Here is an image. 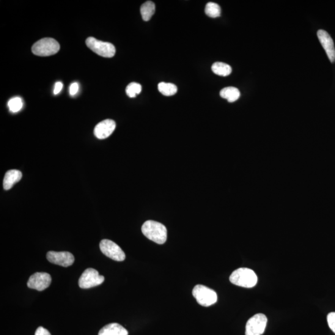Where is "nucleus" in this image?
Wrapping results in <instances>:
<instances>
[{"instance_id": "f257e3e1", "label": "nucleus", "mask_w": 335, "mask_h": 335, "mask_svg": "<svg viewBox=\"0 0 335 335\" xmlns=\"http://www.w3.org/2000/svg\"><path fill=\"white\" fill-rule=\"evenodd\" d=\"M142 232L145 237L155 243L162 245L167 239V229L160 222L147 221L142 227Z\"/></svg>"}, {"instance_id": "f03ea898", "label": "nucleus", "mask_w": 335, "mask_h": 335, "mask_svg": "<svg viewBox=\"0 0 335 335\" xmlns=\"http://www.w3.org/2000/svg\"><path fill=\"white\" fill-rule=\"evenodd\" d=\"M230 281L238 286L251 288L257 285L258 277L251 269L241 268L233 272Z\"/></svg>"}, {"instance_id": "7ed1b4c3", "label": "nucleus", "mask_w": 335, "mask_h": 335, "mask_svg": "<svg viewBox=\"0 0 335 335\" xmlns=\"http://www.w3.org/2000/svg\"><path fill=\"white\" fill-rule=\"evenodd\" d=\"M60 50V45L52 38H44L35 43L32 47V53L38 56H51Z\"/></svg>"}, {"instance_id": "20e7f679", "label": "nucleus", "mask_w": 335, "mask_h": 335, "mask_svg": "<svg viewBox=\"0 0 335 335\" xmlns=\"http://www.w3.org/2000/svg\"><path fill=\"white\" fill-rule=\"evenodd\" d=\"M193 295L200 306L210 307L218 301V295L205 285H197L193 290Z\"/></svg>"}, {"instance_id": "39448f33", "label": "nucleus", "mask_w": 335, "mask_h": 335, "mask_svg": "<svg viewBox=\"0 0 335 335\" xmlns=\"http://www.w3.org/2000/svg\"><path fill=\"white\" fill-rule=\"evenodd\" d=\"M86 45L91 50L101 57L111 58L116 54V49L113 45L99 40L95 37L88 38L86 40Z\"/></svg>"}, {"instance_id": "423d86ee", "label": "nucleus", "mask_w": 335, "mask_h": 335, "mask_svg": "<svg viewBox=\"0 0 335 335\" xmlns=\"http://www.w3.org/2000/svg\"><path fill=\"white\" fill-rule=\"evenodd\" d=\"M104 281V277L99 274L93 268H88L81 274L78 280V285L81 289H90L101 285Z\"/></svg>"}, {"instance_id": "0eeeda50", "label": "nucleus", "mask_w": 335, "mask_h": 335, "mask_svg": "<svg viewBox=\"0 0 335 335\" xmlns=\"http://www.w3.org/2000/svg\"><path fill=\"white\" fill-rule=\"evenodd\" d=\"M268 318L263 314H258L249 318L246 325L245 335H262L264 333Z\"/></svg>"}, {"instance_id": "6e6552de", "label": "nucleus", "mask_w": 335, "mask_h": 335, "mask_svg": "<svg viewBox=\"0 0 335 335\" xmlns=\"http://www.w3.org/2000/svg\"><path fill=\"white\" fill-rule=\"evenodd\" d=\"M100 248L101 252L106 257L117 262H122L125 260V255L122 249L116 243L111 240L104 239L101 241Z\"/></svg>"}, {"instance_id": "1a4fd4ad", "label": "nucleus", "mask_w": 335, "mask_h": 335, "mask_svg": "<svg viewBox=\"0 0 335 335\" xmlns=\"http://www.w3.org/2000/svg\"><path fill=\"white\" fill-rule=\"evenodd\" d=\"M52 277L47 273H35L29 277L27 281V287L30 289L43 291L51 285Z\"/></svg>"}, {"instance_id": "9d476101", "label": "nucleus", "mask_w": 335, "mask_h": 335, "mask_svg": "<svg viewBox=\"0 0 335 335\" xmlns=\"http://www.w3.org/2000/svg\"><path fill=\"white\" fill-rule=\"evenodd\" d=\"M47 259L49 262L63 267H68L75 262L73 255L68 252H49L47 254Z\"/></svg>"}, {"instance_id": "9b49d317", "label": "nucleus", "mask_w": 335, "mask_h": 335, "mask_svg": "<svg viewBox=\"0 0 335 335\" xmlns=\"http://www.w3.org/2000/svg\"><path fill=\"white\" fill-rule=\"evenodd\" d=\"M317 36L321 45L327 54L331 63L335 61V49L333 39L328 33L324 30L320 29L317 32Z\"/></svg>"}, {"instance_id": "f8f14e48", "label": "nucleus", "mask_w": 335, "mask_h": 335, "mask_svg": "<svg viewBox=\"0 0 335 335\" xmlns=\"http://www.w3.org/2000/svg\"><path fill=\"white\" fill-rule=\"evenodd\" d=\"M116 122L113 120L106 119L98 123L94 129V134L99 139L108 138L116 129Z\"/></svg>"}, {"instance_id": "ddd939ff", "label": "nucleus", "mask_w": 335, "mask_h": 335, "mask_svg": "<svg viewBox=\"0 0 335 335\" xmlns=\"http://www.w3.org/2000/svg\"><path fill=\"white\" fill-rule=\"evenodd\" d=\"M127 329L116 323L104 326L99 332L98 335H128Z\"/></svg>"}, {"instance_id": "4468645a", "label": "nucleus", "mask_w": 335, "mask_h": 335, "mask_svg": "<svg viewBox=\"0 0 335 335\" xmlns=\"http://www.w3.org/2000/svg\"><path fill=\"white\" fill-rule=\"evenodd\" d=\"M22 173L19 170H12L7 172L4 180V188L5 190H9L16 183L21 180Z\"/></svg>"}, {"instance_id": "2eb2a0df", "label": "nucleus", "mask_w": 335, "mask_h": 335, "mask_svg": "<svg viewBox=\"0 0 335 335\" xmlns=\"http://www.w3.org/2000/svg\"><path fill=\"white\" fill-rule=\"evenodd\" d=\"M222 98L226 99L230 103L235 102L240 97V91L237 88L229 87L225 88L220 92Z\"/></svg>"}, {"instance_id": "dca6fc26", "label": "nucleus", "mask_w": 335, "mask_h": 335, "mask_svg": "<svg viewBox=\"0 0 335 335\" xmlns=\"http://www.w3.org/2000/svg\"><path fill=\"white\" fill-rule=\"evenodd\" d=\"M155 12V5L154 3L148 1L144 3L141 8V13L143 20L145 21H149Z\"/></svg>"}, {"instance_id": "f3484780", "label": "nucleus", "mask_w": 335, "mask_h": 335, "mask_svg": "<svg viewBox=\"0 0 335 335\" xmlns=\"http://www.w3.org/2000/svg\"><path fill=\"white\" fill-rule=\"evenodd\" d=\"M212 70L216 75L227 76L232 73V67L223 62H216L212 66Z\"/></svg>"}, {"instance_id": "a211bd4d", "label": "nucleus", "mask_w": 335, "mask_h": 335, "mask_svg": "<svg viewBox=\"0 0 335 335\" xmlns=\"http://www.w3.org/2000/svg\"><path fill=\"white\" fill-rule=\"evenodd\" d=\"M159 92L166 97L175 95L178 92V88L175 85L161 82L158 84Z\"/></svg>"}, {"instance_id": "6ab92c4d", "label": "nucleus", "mask_w": 335, "mask_h": 335, "mask_svg": "<svg viewBox=\"0 0 335 335\" xmlns=\"http://www.w3.org/2000/svg\"><path fill=\"white\" fill-rule=\"evenodd\" d=\"M205 13L211 18H218L221 15V8L216 3L210 2L205 6Z\"/></svg>"}, {"instance_id": "aec40b11", "label": "nucleus", "mask_w": 335, "mask_h": 335, "mask_svg": "<svg viewBox=\"0 0 335 335\" xmlns=\"http://www.w3.org/2000/svg\"><path fill=\"white\" fill-rule=\"evenodd\" d=\"M8 106L10 111L13 113L21 111L23 108V101L20 97H15L8 101Z\"/></svg>"}, {"instance_id": "412c9836", "label": "nucleus", "mask_w": 335, "mask_h": 335, "mask_svg": "<svg viewBox=\"0 0 335 335\" xmlns=\"http://www.w3.org/2000/svg\"><path fill=\"white\" fill-rule=\"evenodd\" d=\"M142 89L141 85L133 82L126 88V94L129 97L135 98L137 95L141 93Z\"/></svg>"}, {"instance_id": "4be33fe9", "label": "nucleus", "mask_w": 335, "mask_h": 335, "mask_svg": "<svg viewBox=\"0 0 335 335\" xmlns=\"http://www.w3.org/2000/svg\"><path fill=\"white\" fill-rule=\"evenodd\" d=\"M327 322L329 328L335 333V312H331L327 316Z\"/></svg>"}, {"instance_id": "5701e85b", "label": "nucleus", "mask_w": 335, "mask_h": 335, "mask_svg": "<svg viewBox=\"0 0 335 335\" xmlns=\"http://www.w3.org/2000/svg\"><path fill=\"white\" fill-rule=\"evenodd\" d=\"M79 90V85L77 82H75L70 85L69 92L71 96H75L77 94Z\"/></svg>"}, {"instance_id": "b1692460", "label": "nucleus", "mask_w": 335, "mask_h": 335, "mask_svg": "<svg viewBox=\"0 0 335 335\" xmlns=\"http://www.w3.org/2000/svg\"><path fill=\"white\" fill-rule=\"evenodd\" d=\"M35 335H51L50 332H49L48 329L43 327V326H39L35 331Z\"/></svg>"}, {"instance_id": "393cba45", "label": "nucleus", "mask_w": 335, "mask_h": 335, "mask_svg": "<svg viewBox=\"0 0 335 335\" xmlns=\"http://www.w3.org/2000/svg\"><path fill=\"white\" fill-rule=\"evenodd\" d=\"M62 89H63V83H62V82L60 81L56 82V83L55 84L54 94L55 95H58L59 93L60 92H61Z\"/></svg>"}]
</instances>
